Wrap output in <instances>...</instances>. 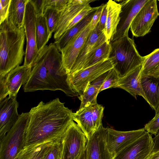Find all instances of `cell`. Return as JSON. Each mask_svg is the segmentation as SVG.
<instances>
[{"instance_id":"1","label":"cell","mask_w":159,"mask_h":159,"mask_svg":"<svg viewBox=\"0 0 159 159\" xmlns=\"http://www.w3.org/2000/svg\"><path fill=\"white\" fill-rule=\"evenodd\" d=\"M29 112L30 120L24 133L23 147L51 140L61 142L73 120L72 110L58 98L46 103L41 101Z\"/></svg>"},{"instance_id":"2","label":"cell","mask_w":159,"mask_h":159,"mask_svg":"<svg viewBox=\"0 0 159 159\" xmlns=\"http://www.w3.org/2000/svg\"><path fill=\"white\" fill-rule=\"evenodd\" d=\"M59 52L54 43L39 51L31 66L29 79L24 87L25 92L60 90L68 96L78 95L70 85L69 74L62 65Z\"/></svg>"},{"instance_id":"3","label":"cell","mask_w":159,"mask_h":159,"mask_svg":"<svg viewBox=\"0 0 159 159\" xmlns=\"http://www.w3.org/2000/svg\"><path fill=\"white\" fill-rule=\"evenodd\" d=\"M24 27L18 29L6 19L0 24V76L20 65L25 54Z\"/></svg>"},{"instance_id":"4","label":"cell","mask_w":159,"mask_h":159,"mask_svg":"<svg viewBox=\"0 0 159 159\" xmlns=\"http://www.w3.org/2000/svg\"><path fill=\"white\" fill-rule=\"evenodd\" d=\"M109 58L112 59L113 69L122 77L142 65L143 58L139 53L134 40L124 36L110 43Z\"/></svg>"},{"instance_id":"5","label":"cell","mask_w":159,"mask_h":159,"mask_svg":"<svg viewBox=\"0 0 159 159\" xmlns=\"http://www.w3.org/2000/svg\"><path fill=\"white\" fill-rule=\"evenodd\" d=\"M29 120V112L22 113L16 123L0 140V159H15L23 148L24 133Z\"/></svg>"},{"instance_id":"6","label":"cell","mask_w":159,"mask_h":159,"mask_svg":"<svg viewBox=\"0 0 159 159\" xmlns=\"http://www.w3.org/2000/svg\"><path fill=\"white\" fill-rule=\"evenodd\" d=\"M87 141L85 134L72 120L61 143L60 159H79L86 148Z\"/></svg>"},{"instance_id":"7","label":"cell","mask_w":159,"mask_h":159,"mask_svg":"<svg viewBox=\"0 0 159 159\" xmlns=\"http://www.w3.org/2000/svg\"><path fill=\"white\" fill-rule=\"evenodd\" d=\"M104 107L97 103L81 109L73 113L75 121L85 135L87 139L102 126Z\"/></svg>"},{"instance_id":"8","label":"cell","mask_w":159,"mask_h":159,"mask_svg":"<svg viewBox=\"0 0 159 159\" xmlns=\"http://www.w3.org/2000/svg\"><path fill=\"white\" fill-rule=\"evenodd\" d=\"M111 58L97 63L71 75L69 80L72 89L79 95L82 94L88 85L99 76L113 69Z\"/></svg>"},{"instance_id":"9","label":"cell","mask_w":159,"mask_h":159,"mask_svg":"<svg viewBox=\"0 0 159 159\" xmlns=\"http://www.w3.org/2000/svg\"><path fill=\"white\" fill-rule=\"evenodd\" d=\"M32 68L18 66L3 76H0V101L7 95L16 96L21 87L25 84L30 77Z\"/></svg>"},{"instance_id":"10","label":"cell","mask_w":159,"mask_h":159,"mask_svg":"<svg viewBox=\"0 0 159 159\" xmlns=\"http://www.w3.org/2000/svg\"><path fill=\"white\" fill-rule=\"evenodd\" d=\"M36 19L34 6L30 0H28L26 6L24 20V27L26 45L23 65L30 67L39 52L36 40Z\"/></svg>"},{"instance_id":"11","label":"cell","mask_w":159,"mask_h":159,"mask_svg":"<svg viewBox=\"0 0 159 159\" xmlns=\"http://www.w3.org/2000/svg\"><path fill=\"white\" fill-rule=\"evenodd\" d=\"M159 16L157 1L148 0L131 23L130 28L133 35L136 37H143L149 33Z\"/></svg>"},{"instance_id":"12","label":"cell","mask_w":159,"mask_h":159,"mask_svg":"<svg viewBox=\"0 0 159 159\" xmlns=\"http://www.w3.org/2000/svg\"><path fill=\"white\" fill-rule=\"evenodd\" d=\"M94 28L90 22L61 50L62 65L68 74Z\"/></svg>"},{"instance_id":"13","label":"cell","mask_w":159,"mask_h":159,"mask_svg":"<svg viewBox=\"0 0 159 159\" xmlns=\"http://www.w3.org/2000/svg\"><path fill=\"white\" fill-rule=\"evenodd\" d=\"M154 142L147 132L136 141L115 154L113 159H149Z\"/></svg>"},{"instance_id":"14","label":"cell","mask_w":159,"mask_h":159,"mask_svg":"<svg viewBox=\"0 0 159 159\" xmlns=\"http://www.w3.org/2000/svg\"><path fill=\"white\" fill-rule=\"evenodd\" d=\"M148 0L117 1L121 6L120 20L116 32L111 42L124 36H128L131 23L135 16Z\"/></svg>"},{"instance_id":"15","label":"cell","mask_w":159,"mask_h":159,"mask_svg":"<svg viewBox=\"0 0 159 159\" xmlns=\"http://www.w3.org/2000/svg\"><path fill=\"white\" fill-rule=\"evenodd\" d=\"M106 42V37L100 29L98 23L89 35L69 75L83 69L92 58L96 50Z\"/></svg>"},{"instance_id":"16","label":"cell","mask_w":159,"mask_h":159,"mask_svg":"<svg viewBox=\"0 0 159 159\" xmlns=\"http://www.w3.org/2000/svg\"><path fill=\"white\" fill-rule=\"evenodd\" d=\"M144 128L127 131L107 128L106 144L109 151L114 155L144 134Z\"/></svg>"},{"instance_id":"17","label":"cell","mask_w":159,"mask_h":159,"mask_svg":"<svg viewBox=\"0 0 159 159\" xmlns=\"http://www.w3.org/2000/svg\"><path fill=\"white\" fill-rule=\"evenodd\" d=\"M16 96H8L0 101V140L10 130L18 120V103Z\"/></svg>"},{"instance_id":"18","label":"cell","mask_w":159,"mask_h":159,"mask_svg":"<svg viewBox=\"0 0 159 159\" xmlns=\"http://www.w3.org/2000/svg\"><path fill=\"white\" fill-rule=\"evenodd\" d=\"M107 128L102 126L87 139V159H113L114 155L107 146Z\"/></svg>"},{"instance_id":"19","label":"cell","mask_w":159,"mask_h":159,"mask_svg":"<svg viewBox=\"0 0 159 159\" xmlns=\"http://www.w3.org/2000/svg\"><path fill=\"white\" fill-rule=\"evenodd\" d=\"M94 0H71L62 11L60 16L53 37L58 39L66 31L67 27L74 18L87 5Z\"/></svg>"},{"instance_id":"20","label":"cell","mask_w":159,"mask_h":159,"mask_svg":"<svg viewBox=\"0 0 159 159\" xmlns=\"http://www.w3.org/2000/svg\"><path fill=\"white\" fill-rule=\"evenodd\" d=\"M141 67L142 66H139L125 75L121 77L116 88L123 89L136 99L137 95L141 96L147 101L141 84Z\"/></svg>"},{"instance_id":"21","label":"cell","mask_w":159,"mask_h":159,"mask_svg":"<svg viewBox=\"0 0 159 159\" xmlns=\"http://www.w3.org/2000/svg\"><path fill=\"white\" fill-rule=\"evenodd\" d=\"M107 18L103 33L107 42L110 43L116 32L120 20L121 6L116 1L110 0L107 3Z\"/></svg>"},{"instance_id":"22","label":"cell","mask_w":159,"mask_h":159,"mask_svg":"<svg viewBox=\"0 0 159 159\" xmlns=\"http://www.w3.org/2000/svg\"><path fill=\"white\" fill-rule=\"evenodd\" d=\"M141 84L147 102L156 111L159 106V77H141Z\"/></svg>"},{"instance_id":"23","label":"cell","mask_w":159,"mask_h":159,"mask_svg":"<svg viewBox=\"0 0 159 159\" xmlns=\"http://www.w3.org/2000/svg\"><path fill=\"white\" fill-rule=\"evenodd\" d=\"M28 0H11L7 18L8 22L18 29L24 27L26 6Z\"/></svg>"},{"instance_id":"24","label":"cell","mask_w":159,"mask_h":159,"mask_svg":"<svg viewBox=\"0 0 159 159\" xmlns=\"http://www.w3.org/2000/svg\"><path fill=\"white\" fill-rule=\"evenodd\" d=\"M96 10L89 13L78 23L66 31L58 39L55 40L54 43L59 52L90 23Z\"/></svg>"},{"instance_id":"25","label":"cell","mask_w":159,"mask_h":159,"mask_svg":"<svg viewBox=\"0 0 159 159\" xmlns=\"http://www.w3.org/2000/svg\"><path fill=\"white\" fill-rule=\"evenodd\" d=\"M56 142H60L49 140L24 147L15 159H43L45 153L49 148Z\"/></svg>"},{"instance_id":"26","label":"cell","mask_w":159,"mask_h":159,"mask_svg":"<svg viewBox=\"0 0 159 159\" xmlns=\"http://www.w3.org/2000/svg\"><path fill=\"white\" fill-rule=\"evenodd\" d=\"M141 77H159V48L156 49L147 55L143 57Z\"/></svg>"},{"instance_id":"27","label":"cell","mask_w":159,"mask_h":159,"mask_svg":"<svg viewBox=\"0 0 159 159\" xmlns=\"http://www.w3.org/2000/svg\"><path fill=\"white\" fill-rule=\"evenodd\" d=\"M36 34L37 46L39 51L46 45L52 34L49 30L45 18L43 16L36 17Z\"/></svg>"},{"instance_id":"28","label":"cell","mask_w":159,"mask_h":159,"mask_svg":"<svg viewBox=\"0 0 159 159\" xmlns=\"http://www.w3.org/2000/svg\"><path fill=\"white\" fill-rule=\"evenodd\" d=\"M99 91V89L89 83L83 93L78 97L81 102L79 109L97 103V98Z\"/></svg>"},{"instance_id":"29","label":"cell","mask_w":159,"mask_h":159,"mask_svg":"<svg viewBox=\"0 0 159 159\" xmlns=\"http://www.w3.org/2000/svg\"><path fill=\"white\" fill-rule=\"evenodd\" d=\"M111 48L110 43H104L96 50L92 58L83 69L109 59Z\"/></svg>"},{"instance_id":"30","label":"cell","mask_w":159,"mask_h":159,"mask_svg":"<svg viewBox=\"0 0 159 159\" xmlns=\"http://www.w3.org/2000/svg\"><path fill=\"white\" fill-rule=\"evenodd\" d=\"M60 13V11L50 7H46L44 10L43 16L45 18L49 30L51 34L55 32Z\"/></svg>"},{"instance_id":"31","label":"cell","mask_w":159,"mask_h":159,"mask_svg":"<svg viewBox=\"0 0 159 159\" xmlns=\"http://www.w3.org/2000/svg\"><path fill=\"white\" fill-rule=\"evenodd\" d=\"M120 78L119 74L113 68L110 70L99 90V93L107 89L116 88L118 84Z\"/></svg>"},{"instance_id":"32","label":"cell","mask_w":159,"mask_h":159,"mask_svg":"<svg viewBox=\"0 0 159 159\" xmlns=\"http://www.w3.org/2000/svg\"><path fill=\"white\" fill-rule=\"evenodd\" d=\"M61 142L54 143L45 153L43 159H60Z\"/></svg>"},{"instance_id":"33","label":"cell","mask_w":159,"mask_h":159,"mask_svg":"<svg viewBox=\"0 0 159 159\" xmlns=\"http://www.w3.org/2000/svg\"><path fill=\"white\" fill-rule=\"evenodd\" d=\"M146 131L156 136L159 130V113L156 114L154 118L144 127Z\"/></svg>"},{"instance_id":"34","label":"cell","mask_w":159,"mask_h":159,"mask_svg":"<svg viewBox=\"0 0 159 159\" xmlns=\"http://www.w3.org/2000/svg\"><path fill=\"white\" fill-rule=\"evenodd\" d=\"M71 0H46V7L53 8L61 12Z\"/></svg>"},{"instance_id":"35","label":"cell","mask_w":159,"mask_h":159,"mask_svg":"<svg viewBox=\"0 0 159 159\" xmlns=\"http://www.w3.org/2000/svg\"><path fill=\"white\" fill-rule=\"evenodd\" d=\"M11 0H0V24L7 18Z\"/></svg>"},{"instance_id":"36","label":"cell","mask_w":159,"mask_h":159,"mask_svg":"<svg viewBox=\"0 0 159 159\" xmlns=\"http://www.w3.org/2000/svg\"><path fill=\"white\" fill-rule=\"evenodd\" d=\"M35 12L36 17L43 16L46 7V0H30Z\"/></svg>"},{"instance_id":"37","label":"cell","mask_w":159,"mask_h":159,"mask_svg":"<svg viewBox=\"0 0 159 159\" xmlns=\"http://www.w3.org/2000/svg\"><path fill=\"white\" fill-rule=\"evenodd\" d=\"M109 70L101 75L89 84L100 90L107 76Z\"/></svg>"},{"instance_id":"38","label":"cell","mask_w":159,"mask_h":159,"mask_svg":"<svg viewBox=\"0 0 159 159\" xmlns=\"http://www.w3.org/2000/svg\"><path fill=\"white\" fill-rule=\"evenodd\" d=\"M104 4L99 6L98 8L96 10L91 21V26L93 28L97 26L98 23L102 12Z\"/></svg>"},{"instance_id":"39","label":"cell","mask_w":159,"mask_h":159,"mask_svg":"<svg viewBox=\"0 0 159 159\" xmlns=\"http://www.w3.org/2000/svg\"><path fill=\"white\" fill-rule=\"evenodd\" d=\"M107 15L106 4H104L102 12L98 23L100 29L103 32L105 28Z\"/></svg>"},{"instance_id":"40","label":"cell","mask_w":159,"mask_h":159,"mask_svg":"<svg viewBox=\"0 0 159 159\" xmlns=\"http://www.w3.org/2000/svg\"><path fill=\"white\" fill-rule=\"evenodd\" d=\"M149 159H159V150L152 153Z\"/></svg>"},{"instance_id":"41","label":"cell","mask_w":159,"mask_h":159,"mask_svg":"<svg viewBox=\"0 0 159 159\" xmlns=\"http://www.w3.org/2000/svg\"><path fill=\"white\" fill-rule=\"evenodd\" d=\"M79 159H87L86 149L82 153Z\"/></svg>"},{"instance_id":"42","label":"cell","mask_w":159,"mask_h":159,"mask_svg":"<svg viewBox=\"0 0 159 159\" xmlns=\"http://www.w3.org/2000/svg\"><path fill=\"white\" fill-rule=\"evenodd\" d=\"M156 114H157L159 113V106L157 110L156 111H155Z\"/></svg>"},{"instance_id":"43","label":"cell","mask_w":159,"mask_h":159,"mask_svg":"<svg viewBox=\"0 0 159 159\" xmlns=\"http://www.w3.org/2000/svg\"><path fill=\"white\" fill-rule=\"evenodd\" d=\"M158 1H159V0H158Z\"/></svg>"}]
</instances>
